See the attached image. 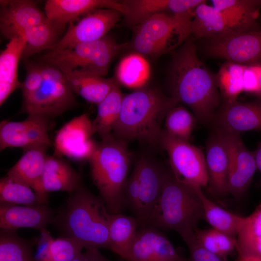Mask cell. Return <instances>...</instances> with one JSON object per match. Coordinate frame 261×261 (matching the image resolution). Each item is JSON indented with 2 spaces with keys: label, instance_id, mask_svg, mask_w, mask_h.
<instances>
[{
  "label": "cell",
  "instance_id": "obj_13",
  "mask_svg": "<svg viewBox=\"0 0 261 261\" xmlns=\"http://www.w3.org/2000/svg\"><path fill=\"white\" fill-rule=\"evenodd\" d=\"M52 118L40 115L31 114L24 120H4L0 123V150L19 147L23 150L40 145L48 147L52 144L49 131Z\"/></svg>",
  "mask_w": 261,
  "mask_h": 261
},
{
  "label": "cell",
  "instance_id": "obj_7",
  "mask_svg": "<svg viewBox=\"0 0 261 261\" xmlns=\"http://www.w3.org/2000/svg\"><path fill=\"white\" fill-rule=\"evenodd\" d=\"M193 14H155L136 26L133 48L141 54L156 55L170 51L189 35Z\"/></svg>",
  "mask_w": 261,
  "mask_h": 261
},
{
  "label": "cell",
  "instance_id": "obj_39",
  "mask_svg": "<svg viewBox=\"0 0 261 261\" xmlns=\"http://www.w3.org/2000/svg\"><path fill=\"white\" fill-rule=\"evenodd\" d=\"M196 239L206 249L228 260L234 250H236V238L232 237L213 228L194 230Z\"/></svg>",
  "mask_w": 261,
  "mask_h": 261
},
{
  "label": "cell",
  "instance_id": "obj_8",
  "mask_svg": "<svg viewBox=\"0 0 261 261\" xmlns=\"http://www.w3.org/2000/svg\"><path fill=\"white\" fill-rule=\"evenodd\" d=\"M41 67L43 82L35 91L23 98L20 112L53 118L75 106V96L59 69L45 63Z\"/></svg>",
  "mask_w": 261,
  "mask_h": 261
},
{
  "label": "cell",
  "instance_id": "obj_44",
  "mask_svg": "<svg viewBox=\"0 0 261 261\" xmlns=\"http://www.w3.org/2000/svg\"><path fill=\"white\" fill-rule=\"evenodd\" d=\"M254 154L257 169L261 173V142L258 145Z\"/></svg>",
  "mask_w": 261,
  "mask_h": 261
},
{
  "label": "cell",
  "instance_id": "obj_18",
  "mask_svg": "<svg viewBox=\"0 0 261 261\" xmlns=\"http://www.w3.org/2000/svg\"><path fill=\"white\" fill-rule=\"evenodd\" d=\"M206 1L197 7L191 21L190 33L196 38L206 39L254 30L235 22Z\"/></svg>",
  "mask_w": 261,
  "mask_h": 261
},
{
  "label": "cell",
  "instance_id": "obj_37",
  "mask_svg": "<svg viewBox=\"0 0 261 261\" xmlns=\"http://www.w3.org/2000/svg\"><path fill=\"white\" fill-rule=\"evenodd\" d=\"M0 202L29 206L47 205V203L30 187L6 175L0 180Z\"/></svg>",
  "mask_w": 261,
  "mask_h": 261
},
{
  "label": "cell",
  "instance_id": "obj_4",
  "mask_svg": "<svg viewBox=\"0 0 261 261\" xmlns=\"http://www.w3.org/2000/svg\"><path fill=\"white\" fill-rule=\"evenodd\" d=\"M127 141L113 134L101 139L88 162L91 178L109 212L120 213L130 168Z\"/></svg>",
  "mask_w": 261,
  "mask_h": 261
},
{
  "label": "cell",
  "instance_id": "obj_15",
  "mask_svg": "<svg viewBox=\"0 0 261 261\" xmlns=\"http://www.w3.org/2000/svg\"><path fill=\"white\" fill-rule=\"evenodd\" d=\"M211 125L213 128L239 134L261 130V98L247 102L222 99Z\"/></svg>",
  "mask_w": 261,
  "mask_h": 261
},
{
  "label": "cell",
  "instance_id": "obj_33",
  "mask_svg": "<svg viewBox=\"0 0 261 261\" xmlns=\"http://www.w3.org/2000/svg\"><path fill=\"white\" fill-rule=\"evenodd\" d=\"M212 5L235 22L252 30H258L257 19L261 0H212Z\"/></svg>",
  "mask_w": 261,
  "mask_h": 261
},
{
  "label": "cell",
  "instance_id": "obj_2",
  "mask_svg": "<svg viewBox=\"0 0 261 261\" xmlns=\"http://www.w3.org/2000/svg\"><path fill=\"white\" fill-rule=\"evenodd\" d=\"M178 102L155 89L143 87L124 95L120 114L113 131L117 138L159 143L162 123Z\"/></svg>",
  "mask_w": 261,
  "mask_h": 261
},
{
  "label": "cell",
  "instance_id": "obj_10",
  "mask_svg": "<svg viewBox=\"0 0 261 261\" xmlns=\"http://www.w3.org/2000/svg\"><path fill=\"white\" fill-rule=\"evenodd\" d=\"M205 40L204 49L209 56L242 66L261 65V29Z\"/></svg>",
  "mask_w": 261,
  "mask_h": 261
},
{
  "label": "cell",
  "instance_id": "obj_35",
  "mask_svg": "<svg viewBox=\"0 0 261 261\" xmlns=\"http://www.w3.org/2000/svg\"><path fill=\"white\" fill-rule=\"evenodd\" d=\"M150 72L147 60L140 54H131L120 61L115 77L119 84L135 90L144 87Z\"/></svg>",
  "mask_w": 261,
  "mask_h": 261
},
{
  "label": "cell",
  "instance_id": "obj_31",
  "mask_svg": "<svg viewBox=\"0 0 261 261\" xmlns=\"http://www.w3.org/2000/svg\"><path fill=\"white\" fill-rule=\"evenodd\" d=\"M124 95L117 81L107 95L97 104V111L92 122L101 139L113 134L121 112Z\"/></svg>",
  "mask_w": 261,
  "mask_h": 261
},
{
  "label": "cell",
  "instance_id": "obj_20",
  "mask_svg": "<svg viewBox=\"0 0 261 261\" xmlns=\"http://www.w3.org/2000/svg\"><path fill=\"white\" fill-rule=\"evenodd\" d=\"M101 8L114 9L122 14L126 11L122 1L113 0H47L44 13L48 19L63 29L72 20Z\"/></svg>",
  "mask_w": 261,
  "mask_h": 261
},
{
  "label": "cell",
  "instance_id": "obj_38",
  "mask_svg": "<svg viewBox=\"0 0 261 261\" xmlns=\"http://www.w3.org/2000/svg\"><path fill=\"white\" fill-rule=\"evenodd\" d=\"M197 121L195 115L187 108L176 105L166 116L164 130L177 139L188 142Z\"/></svg>",
  "mask_w": 261,
  "mask_h": 261
},
{
  "label": "cell",
  "instance_id": "obj_29",
  "mask_svg": "<svg viewBox=\"0 0 261 261\" xmlns=\"http://www.w3.org/2000/svg\"><path fill=\"white\" fill-rule=\"evenodd\" d=\"M139 227L136 217L111 214L109 223L110 250L123 259L131 261V247Z\"/></svg>",
  "mask_w": 261,
  "mask_h": 261
},
{
  "label": "cell",
  "instance_id": "obj_34",
  "mask_svg": "<svg viewBox=\"0 0 261 261\" xmlns=\"http://www.w3.org/2000/svg\"><path fill=\"white\" fill-rule=\"evenodd\" d=\"M62 30L48 18L27 29L23 34L26 44L22 57L27 58L44 50L51 49L60 39Z\"/></svg>",
  "mask_w": 261,
  "mask_h": 261
},
{
  "label": "cell",
  "instance_id": "obj_28",
  "mask_svg": "<svg viewBox=\"0 0 261 261\" xmlns=\"http://www.w3.org/2000/svg\"><path fill=\"white\" fill-rule=\"evenodd\" d=\"M34 261H72L82 251L83 246L69 237L53 238L46 229L37 239Z\"/></svg>",
  "mask_w": 261,
  "mask_h": 261
},
{
  "label": "cell",
  "instance_id": "obj_17",
  "mask_svg": "<svg viewBox=\"0 0 261 261\" xmlns=\"http://www.w3.org/2000/svg\"><path fill=\"white\" fill-rule=\"evenodd\" d=\"M140 184V199L136 218L140 229L146 227L148 219L158 200L163 183L165 170L147 157H142L134 168Z\"/></svg>",
  "mask_w": 261,
  "mask_h": 261
},
{
  "label": "cell",
  "instance_id": "obj_46",
  "mask_svg": "<svg viewBox=\"0 0 261 261\" xmlns=\"http://www.w3.org/2000/svg\"><path fill=\"white\" fill-rule=\"evenodd\" d=\"M181 261H189V260H188V259H187L185 258V257H184V258L183 259V260Z\"/></svg>",
  "mask_w": 261,
  "mask_h": 261
},
{
  "label": "cell",
  "instance_id": "obj_24",
  "mask_svg": "<svg viewBox=\"0 0 261 261\" xmlns=\"http://www.w3.org/2000/svg\"><path fill=\"white\" fill-rule=\"evenodd\" d=\"M204 0H132L123 1L127 21L138 25L150 16L168 11L174 14H194Z\"/></svg>",
  "mask_w": 261,
  "mask_h": 261
},
{
  "label": "cell",
  "instance_id": "obj_19",
  "mask_svg": "<svg viewBox=\"0 0 261 261\" xmlns=\"http://www.w3.org/2000/svg\"><path fill=\"white\" fill-rule=\"evenodd\" d=\"M205 158L208 191L215 197L228 194L229 151L220 134L214 129L206 142Z\"/></svg>",
  "mask_w": 261,
  "mask_h": 261
},
{
  "label": "cell",
  "instance_id": "obj_25",
  "mask_svg": "<svg viewBox=\"0 0 261 261\" xmlns=\"http://www.w3.org/2000/svg\"><path fill=\"white\" fill-rule=\"evenodd\" d=\"M26 44L24 36L9 40L0 54V105L10 95L21 87L18 78V67Z\"/></svg>",
  "mask_w": 261,
  "mask_h": 261
},
{
  "label": "cell",
  "instance_id": "obj_27",
  "mask_svg": "<svg viewBox=\"0 0 261 261\" xmlns=\"http://www.w3.org/2000/svg\"><path fill=\"white\" fill-rule=\"evenodd\" d=\"M71 88L87 102L98 104L117 82L116 77L105 78L74 71H61Z\"/></svg>",
  "mask_w": 261,
  "mask_h": 261
},
{
  "label": "cell",
  "instance_id": "obj_21",
  "mask_svg": "<svg viewBox=\"0 0 261 261\" xmlns=\"http://www.w3.org/2000/svg\"><path fill=\"white\" fill-rule=\"evenodd\" d=\"M131 256V261H181L184 258L164 234L149 227L139 230Z\"/></svg>",
  "mask_w": 261,
  "mask_h": 261
},
{
  "label": "cell",
  "instance_id": "obj_16",
  "mask_svg": "<svg viewBox=\"0 0 261 261\" xmlns=\"http://www.w3.org/2000/svg\"><path fill=\"white\" fill-rule=\"evenodd\" d=\"M47 18L45 13L33 0H0V32L9 40L23 36L27 29Z\"/></svg>",
  "mask_w": 261,
  "mask_h": 261
},
{
  "label": "cell",
  "instance_id": "obj_22",
  "mask_svg": "<svg viewBox=\"0 0 261 261\" xmlns=\"http://www.w3.org/2000/svg\"><path fill=\"white\" fill-rule=\"evenodd\" d=\"M54 220V213L47 205L29 206L7 203L0 204L1 230L31 228L41 232Z\"/></svg>",
  "mask_w": 261,
  "mask_h": 261
},
{
  "label": "cell",
  "instance_id": "obj_6",
  "mask_svg": "<svg viewBox=\"0 0 261 261\" xmlns=\"http://www.w3.org/2000/svg\"><path fill=\"white\" fill-rule=\"evenodd\" d=\"M123 44H117L106 35L97 41L79 44L67 49L49 50L42 57V61L60 71H77L103 77Z\"/></svg>",
  "mask_w": 261,
  "mask_h": 261
},
{
  "label": "cell",
  "instance_id": "obj_9",
  "mask_svg": "<svg viewBox=\"0 0 261 261\" xmlns=\"http://www.w3.org/2000/svg\"><path fill=\"white\" fill-rule=\"evenodd\" d=\"M159 144L167 152L170 171L177 180L191 188L207 185L205 155L199 148L171 136L164 130Z\"/></svg>",
  "mask_w": 261,
  "mask_h": 261
},
{
  "label": "cell",
  "instance_id": "obj_43",
  "mask_svg": "<svg viewBox=\"0 0 261 261\" xmlns=\"http://www.w3.org/2000/svg\"><path fill=\"white\" fill-rule=\"evenodd\" d=\"M72 261H110L104 257L99 249H88L82 252Z\"/></svg>",
  "mask_w": 261,
  "mask_h": 261
},
{
  "label": "cell",
  "instance_id": "obj_23",
  "mask_svg": "<svg viewBox=\"0 0 261 261\" xmlns=\"http://www.w3.org/2000/svg\"><path fill=\"white\" fill-rule=\"evenodd\" d=\"M48 148L40 145L23 150L22 156L6 175L13 180L30 187L46 202L48 194L43 189L42 179Z\"/></svg>",
  "mask_w": 261,
  "mask_h": 261
},
{
  "label": "cell",
  "instance_id": "obj_5",
  "mask_svg": "<svg viewBox=\"0 0 261 261\" xmlns=\"http://www.w3.org/2000/svg\"><path fill=\"white\" fill-rule=\"evenodd\" d=\"M202 219L203 210L197 193L177 180L170 170L166 171L161 193L146 227L173 230L182 237L193 232Z\"/></svg>",
  "mask_w": 261,
  "mask_h": 261
},
{
  "label": "cell",
  "instance_id": "obj_14",
  "mask_svg": "<svg viewBox=\"0 0 261 261\" xmlns=\"http://www.w3.org/2000/svg\"><path fill=\"white\" fill-rule=\"evenodd\" d=\"M229 151L228 192L235 198L243 195L257 169L254 152L245 146L239 134L216 128Z\"/></svg>",
  "mask_w": 261,
  "mask_h": 261
},
{
  "label": "cell",
  "instance_id": "obj_3",
  "mask_svg": "<svg viewBox=\"0 0 261 261\" xmlns=\"http://www.w3.org/2000/svg\"><path fill=\"white\" fill-rule=\"evenodd\" d=\"M111 214L102 199L82 184L71 193L59 219L65 236L76 240L84 248L110 249Z\"/></svg>",
  "mask_w": 261,
  "mask_h": 261
},
{
  "label": "cell",
  "instance_id": "obj_30",
  "mask_svg": "<svg viewBox=\"0 0 261 261\" xmlns=\"http://www.w3.org/2000/svg\"><path fill=\"white\" fill-rule=\"evenodd\" d=\"M192 188L197 193L202 201L204 219L212 228L236 238L244 223L246 217L235 214L218 206L205 195L202 188Z\"/></svg>",
  "mask_w": 261,
  "mask_h": 261
},
{
  "label": "cell",
  "instance_id": "obj_36",
  "mask_svg": "<svg viewBox=\"0 0 261 261\" xmlns=\"http://www.w3.org/2000/svg\"><path fill=\"white\" fill-rule=\"evenodd\" d=\"M37 240L23 239L14 231L1 230L0 261H34L33 247Z\"/></svg>",
  "mask_w": 261,
  "mask_h": 261
},
{
  "label": "cell",
  "instance_id": "obj_40",
  "mask_svg": "<svg viewBox=\"0 0 261 261\" xmlns=\"http://www.w3.org/2000/svg\"><path fill=\"white\" fill-rule=\"evenodd\" d=\"M189 254V261H228L210 252L198 241L194 231L182 237Z\"/></svg>",
  "mask_w": 261,
  "mask_h": 261
},
{
  "label": "cell",
  "instance_id": "obj_42",
  "mask_svg": "<svg viewBox=\"0 0 261 261\" xmlns=\"http://www.w3.org/2000/svg\"><path fill=\"white\" fill-rule=\"evenodd\" d=\"M27 73L22 83V98L25 97L35 91L43 80L41 64L28 63L26 65Z\"/></svg>",
  "mask_w": 261,
  "mask_h": 261
},
{
  "label": "cell",
  "instance_id": "obj_11",
  "mask_svg": "<svg viewBox=\"0 0 261 261\" xmlns=\"http://www.w3.org/2000/svg\"><path fill=\"white\" fill-rule=\"evenodd\" d=\"M95 134L92 120L87 114L75 116L57 132L54 154L77 161H88L98 143L93 138Z\"/></svg>",
  "mask_w": 261,
  "mask_h": 261
},
{
  "label": "cell",
  "instance_id": "obj_26",
  "mask_svg": "<svg viewBox=\"0 0 261 261\" xmlns=\"http://www.w3.org/2000/svg\"><path fill=\"white\" fill-rule=\"evenodd\" d=\"M82 184L81 176L61 157L47 155L42 179L44 192H73Z\"/></svg>",
  "mask_w": 261,
  "mask_h": 261
},
{
  "label": "cell",
  "instance_id": "obj_12",
  "mask_svg": "<svg viewBox=\"0 0 261 261\" xmlns=\"http://www.w3.org/2000/svg\"><path fill=\"white\" fill-rule=\"evenodd\" d=\"M122 13L108 8L97 9L69 23L58 43L49 50H63L77 44L97 41L107 35L120 20Z\"/></svg>",
  "mask_w": 261,
  "mask_h": 261
},
{
  "label": "cell",
  "instance_id": "obj_32",
  "mask_svg": "<svg viewBox=\"0 0 261 261\" xmlns=\"http://www.w3.org/2000/svg\"><path fill=\"white\" fill-rule=\"evenodd\" d=\"M236 250L239 257H252L261 261V203L249 216L237 237Z\"/></svg>",
  "mask_w": 261,
  "mask_h": 261
},
{
  "label": "cell",
  "instance_id": "obj_45",
  "mask_svg": "<svg viewBox=\"0 0 261 261\" xmlns=\"http://www.w3.org/2000/svg\"><path fill=\"white\" fill-rule=\"evenodd\" d=\"M235 261H261V260L252 257H238Z\"/></svg>",
  "mask_w": 261,
  "mask_h": 261
},
{
  "label": "cell",
  "instance_id": "obj_41",
  "mask_svg": "<svg viewBox=\"0 0 261 261\" xmlns=\"http://www.w3.org/2000/svg\"><path fill=\"white\" fill-rule=\"evenodd\" d=\"M123 193L125 204L136 215L139 209L140 189L139 179L134 169L127 180Z\"/></svg>",
  "mask_w": 261,
  "mask_h": 261
},
{
  "label": "cell",
  "instance_id": "obj_1",
  "mask_svg": "<svg viewBox=\"0 0 261 261\" xmlns=\"http://www.w3.org/2000/svg\"><path fill=\"white\" fill-rule=\"evenodd\" d=\"M172 60L171 97L188 107L198 121L211 125L222 101L216 76L200 59L191 41L182 45Z\"/></svg>",
  "mask_w": 261,
  "mask_h": 261
}]
</instances>
